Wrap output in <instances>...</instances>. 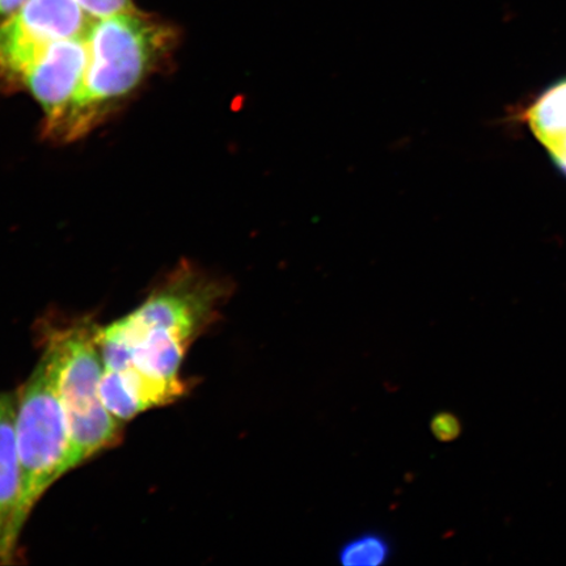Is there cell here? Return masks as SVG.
Returning <instances> with one entry per match:
<instances>
[{
	"label": "cell",
	"instance_id": "cell-1",
	"mask_svg": "<svg viewBox=\"0 0 566 566\" xmlns=\"http://www.w3.org/2000/svg\"><path fill=\"white\" fill-rule=\"evenodd\" d=\"M235 283L184 265L136 310L108 325L96 339L104 369H133L161 380L181 379L192 345L221 321Z\"/></svg>",
	"mask_w": 566,
	"mask_h": 566
},
{
	"label": "cell",
	"instance_id": "cell-2",
	"mask_svg": "<svg viewBox=\"0 0 566 566\" xmlns=\"http://www.w3.org/2000/svg\"><path fill=\"white\" fill-rule=\"evenodd\" d=\"M90 59L74 101L48 132L74 140L94 129L137 90L172 46L174 32L137 11L96 20L87 34Z\"/></svg>",
	"mask_w": 566,
	"mask_h": 566
},
{
	"label": "cell",
	"instance_id": "cell-3",
	"mask_svg": "<svg viewBox=\"0 0 566 566\" xmlns=\"http://www.w3.org/2000/svg\"><path fill=\"white\" fill-rule=\"evenodd\" d=\"M97 327L88 317L39 325L40 342L52 345L59 360V392L69 431V472L115 449L124 436L125 423L106 409L101 395L104 363Z\"/></svg>",
	"mask_w": 566,
	"mask_h": 566
},
{
	"label": "cell",
	"instance_id": "cell-4",
	"mask_svg": "<svg viewBox=\"0 0 566 566\" xmlns=\"http://www.w3.org/2000/svg\"><path fill=\"white\" fill-rule=\"evenodd\" d=\"M38 365L18 389L17 444L21 475L18 531L23 535L40 500L67 471L69 431L59 392V360L41 342Z\"/></svg>",
	"mask_w": 566,
	"mask_h": 566
},
{
	"label": "cell",
	"instance_id": "cell-5",
	"mask_svg": "<svg viewBox=\"0 0 566 566\" xmlns=\"http://www.w3.org/2000/svg\"><path fill=\"white\" fill-rule=\"evenodd\" d=\"M94 21L75 0H27L0 23V77L20 82L49 45L87 38Z\"/></svg>",
	"mask_w": 566,
	"mask_h": 566
},
{
	"label": "cell",
	"instance_id": "cell-6",
	"mask_svg": "<svg viewBox=\"0 0 566 566\" xmlns=\"http://www.w3.org/2000/svg\"><path fill=\"white\" fill-rule=\"evenodd\" d=\"M90 59L87 38L53 42L27 71L20 83L30 90L54 125L80 91Z\"/></svg>",
	"mask_w": 566,
	"mask_h": 566
},
{
	"label": "cell",
	"instance_id": "cell-7",
	"mask_svg": "<svg viewBox=\"0 0 566 566\" xmlns=\"http://www.w3.org/2000/svg\"><path fill=\"white\" fill-rule=\"evenodd\" d=\"M17 391H0V565L15 562L21 475L17 444Z\"/></svg>",
	"mask_w": 566,
	"mask_h": 566
},
{
	"label": "cell",
	"instance_id": "cell-8",
	"mask_svg": "<svg viewBox=\"0 0 566 566\" xmlns=\"http://www.w3.org/2000/svg\"><path fill=\"white\" fill-rule=\"evenodd\" d=\"M189 389V381L184 378L155 379L133 369H104L101 384L104 406L124 423L147 410L174 405Z\"/></svg>",
	"mask_w": 566,
	"mask_h": 566
},
{
	"label": "cell",
	"instance_id": "cell-9",
	"mask_svg": "<svg viewBox=\"0 0 566 566\" xmlns=\"http://www.w3.org/2000/svg\"><path fill=\"white\" fill-rule=\"evenodd\" d=\"M516 118L525 124L549 159L566 176V76L541 92Z\"/></svg>",
	"mask_w": 566,
	"mask_h": 566
},
{
	"label": "cell",
	"instance_id": "cell-10",
	"mask_svg": "<svg viewBox=\"0 0 566 566\" xmlns=\"http://www.w3.org/2000/svg\"><path fill=\"white\" fill-rule=\"evenodd\" d=\"M394 543L380 531L367 530L344 542L337 552L344 566H384L391 562Z\"/></svg>",
	"mask_w": 566,
	"mask_h": 566
},
{
	"label": "cell",
	"instance_id": "cell-11",
	"mask_svg": "<svg viewBox=\"0 0 566 566\" xmlns=\"http://www.w3.org/2000/svg\"><path fill=\"white\" fill-rule=\"evenodd\" d=\"M75 2L92 20H102L134 11L130 0H75Z\"/></svg>",
	"mask_w": 566,
	"mask_h": 566
},
{
	"label": "cell",
	"instance_id": "cell-12",
	"mask_svg": "<svg viewBox=\"0 0 566 566\" xmlns=\"http://www.w3.org/2000/svg\"><path fill=\"white\" fill-rule=\"evenodd\" d=\"M430 431L440 442H452L462 434V422L451 412H438L430 420Z\"/></svg>",
	"mask_w": 566,
	"mask_h": 566
},
{
	"label": "cell",
	"instance_id": "cell-13",
	"mask_svg": "<svg viewBox=\"0 0 566 566\" xmlns=\"http://www.w3.org/2000/svg\"><path fill=\"white\" fill-rule=\"evenodd\" d=\"M27 0H0V23L17 13Z\"/></svg>",
	"mask_w": 566,
	"mask_h": 566
}]
</instances>
